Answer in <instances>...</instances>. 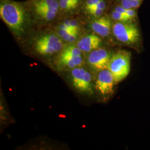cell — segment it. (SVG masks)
<instances>
[{"label":"cell","mask_w":150,"mask_h":150,"mask_svg":"<svg viewBox=\"0 0 150 150\" xmlns=\"http://www.w3.org/2000/svg\"><path fill=\"white\" fill-rule=\"evenodd\" d=\"M108 16L114 22H127L133 21L128 16L124 15L121 12H120L113 9H112Z\"/></svg>","instance_id":"cell-13"},{"label":"cell","mask_w":150,"mask_h":150,"mask_svg":"<svg viewBox=\"0 0 150 150\" xmlns=\"http://www.w3.org/2000/svg\"><path fill=\"white\" fill-rule=\"evenodd\" d=\"M59 11L64 13H69L75 10L77 8L74 5L67 1L59 0Z\"/></svg>","instance_id":"cell-14"},{"label":"cell","mask_w":150,"mask_h":150,"mask_svg":"<svg viewBox=\"0 0 150 150\" xmlns=\"http://www.w3.org/2000/svg\"><path fill=\"white\" fill-rule=\"evenodd\" d=\"M82 52L77 47L76 44H71L69 46H64L60 52L59 56H81Z\"/></svg>","instance_id":"cell-12"},{"label":"cell","mask_w":150,"mask_h":150,"mask_svg":"<svg viewBox=\"0 0 150 150\" xmlns=\"http://www.w3.org/2000/svg\"><path fill=\"white\" fill-rule=\"evenodd\" d=\"M62 41L57 33H45L35 39L33 48L37 53L42 55L57 54L64 47Z\"/></svg>","instance_id":"cell-5"},{"label":"cell","mask_w":150,"mask_h":150,"mask_svg":"<svg viewBox=\"0 0 150 150\" xmlns=\"http://www.w3.org/2000/svg\"><path fill=\"white\" fill-rule=\"evenodd\" d=\"M26 4L32 18L38 21L51 22L60 13L59 0H30Z\"/></svg>","instance_id":"cell-2"},{"label":"cell","mask_w":150,"mask_h":150,"mask_svg":"<svg viewBox=\"0 0 150 150\" xmlns=\"http://www.w3.org/2000/svg\"><path fill=\"white\" fill-rule=\"evenodd\" d=\"M83 59L81 56H59L58 62L60 65L66 66L72 69L78 67L82 65Z\"/></svg>","instance_id":"cell-11"},{"label":"cell","mask_w":150,"mask_h":150,"mask_svg":"<svg viewBox=\"0 0 150 150\" xmlns=\"http://www.w3.org/2000/svg\"><path fill=\"white\" fill-rule=\"evenodd\" d=\"M0 17L17 36H20L25 32L32 18L26 3L13 0H1Z\"/></svg>","instance_id":"cell-1"},{"label":"cell","mask_w":150,"mask_h":150,"mask_svg":"<svg viewBox=\"0 0 150 150\" xmlns=\"http://www.w3.org/2000/svg\"><path fill=\"white\" fill-rule=\"evenodd\" d=\"M102 38L96 33L88 34L80 38L76 45L84 53H90L91 51L100 47L102 44Z\"/></svg>","instance_id":"cell-10"},{"label":"cell","mask_w":150,"mask_h":150,"mask_svg":"<svg viewBox=\"0 0 150 150\" xmlns=\"http://www.w3.org/2000/svg\"><path fill=\"white\" fill-rule=\"evenodd\" d=\"M131 54L126 50H120L112 54L107 69L112 73L116 82L123 80L131 69Z\"/></svg>","instance_id":"cell-3"},{"label":"cell","mask_w":150,"mask_h":150,"mask_svg":"<svg viewBox=\"0 0 150 150\" xmlns=\"http://www.w3.org/2000/svg\"><path fill=\"white\" fill-rule=\"evenodd\" d=\"M71 79L75 88L82 92L92 93L90 73L85 69L76 67L71 71Z\"/></svg>","instance_id":"cell-6"},{"label":"cell","mask_w":150,"mask_h":150,"mask_svg":"<svg viewBox=\"0 0 150 150\" xmlns=\"http://www.w3.org/2000/svg\"><path fill=\"white\" fill-rule=\"evenodd\" d=\"M113 76L108 69L99 71L95 87L97 91L103 96L111 95L113 92V87L115 83Z\"/></svg>","instance_id":"cell-8"},{"label":"cell","mask_w":150,"mask_h":150,"mask_svg":"<svg viewBox=\"0 0 150 150\" xmlns=\"http://www.w3.org/2000/svg\"><path fill=\"white\" fill-rule=\"evenodd\" d=\"M113 21L108 15H103L93 19L90 27L92 31L101 38H106L112 32Z\"/></svg>","instance_id":"cell-9"},{"label":"cell","mask_w":150,"mask_h":150,"mask_svg":"<svg viewBox=\"0 0 150 150\" xmlns=\"http://www.w3.org/2000/svg\"><path fill=\"white\" fill-rule=\"evenodd\" d=\"M112 32L117 41L127 45H136L141 40L139 28L133 21L113 22Z\"/></svg>","instance_id":"cell-4"},{"label":"cell","mask_w":150,"mask_h":150,"mask_svg":"<svg viewBox=\"0 0 150 150\" xmlns=\"http://www.w3.org/2000/svg\"><path fill=\"white\" fill-rule=\"evenodd\" d=\"M144 0H131L133 9L137 10L142 5Z\"/></svg>","instance_id":"cell-16"},{"label":"cell","mask_w":150,"mask_h":150,"mask_svg":"<svg viewBox=\"0 0 150 150\" xmlns=\"http://www.w3.org/2000/svg\"><path fill=\"white\" fill-rule=\"evenodd\" d=\"M101 0H84L82 5L84 10L93 6L96 5Z\"/></svg>","instance_id":"cell-15"},{"label":"cell","mask_w":150,"mask_h":150,"mask_svg":"<svg viewBox=\"0 0 150 150\" xmlns=\"http://www.w3.org/2000/svg\"><path fill=\"white\" fill-rule=\"evenodd\" d=\"M111 56L107 49L99 47L89 53L87 62L93 69L101 71L107 69Z\"/></svg>","instance_id":"cell-7"}]
</instances>
